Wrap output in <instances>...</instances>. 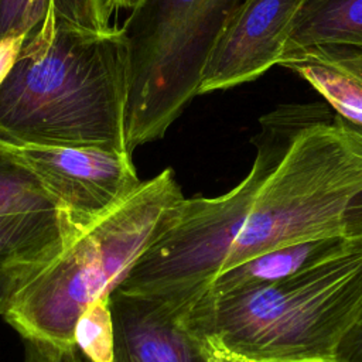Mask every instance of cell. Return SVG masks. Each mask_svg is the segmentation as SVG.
<instances>
[{
	"label": "cell",
	"mask_w": 362,
	"mask_h": 362,
	"mask_svg": "<svg viewBox=\"0 0 362 362\" xmlns=\"http://www.w3.org/2000/svg\"><path fill=\"white\" fill-rule=\"evenodd\" d=\"M305 0H242L215 41L198 95L252 82L279 64Z\"/></svg>",
	"instance_id": "8"
},
{
	"label": "cell",
	"mask_w": 362,
	"mask_h": 362,
	"mask_svg": "<svg viewBox=\"0 0 362 362\" xmlns=\"http://www.w3.org/2000/svg\"><path fill=\"white\" fill-rule=\"evenodd\" d=\"M81 228L61 209L0 215V270L51 263Z\"/></svg>",
	"instance_id": "11"
},
{
	"label": "cell",
	"mask_w": 362,
	"mask_h": 362,
	"mask_svg": "<svg viewBox=\"0 0 362 362\" xmlns=\"http://www.w3.org/2000/svg\"><path fill=\"white\" fill-rule=\"evenodd\" d=\"M322 45L362 49V0H305L303 3L284 54Z\"/></svg>",
	"instance_id": "12"
},
{
	"label": "cell",
	"mask_w": 362,
	"mask_h": 362,
	"mask_svg": "<svg viewBox=\"0 0 362 362\" xmlns=\"http://www.w3.org/2000/svg\"><path fill=\"white\" fill-rule=\"evenodd\" d=\"M242 0H141L120 27L129 48L126 144L161 139L198 96L202 71Z\"/></svg>",
	"instance_id": "5"
},
{
	"label": "cell",
	"mask_w": 362,
	"mask_h": 362,
	"mask_svg": "<svg viewBox=\"0 0 362 362\" xmlns=\"http://www.w3.org/2000/svg\"><path fill=\"white\" fill-rule=\"evenodd\" d=\"M49 11L65 24L105 31L113 8L107 0H0V41L27 37Z\"/></svg>",
	"instance_id": "13"
},
{
	"label": "cell",
	"mask_w": 362,
	"mask_h": 362,
	"mask_svg": "<svg viewBox=\"0 0 362 362\" xmlns=\"http://www.w3.org/2000/svg\"><path fill=\"white\" fill-rule=\"evenodd\" d=\"M48 209L61 206L14 147L0 140V215Z\"/></svg>",
	"instance_id": "14"
},
{
	"label": "cell",
	"mask_w": 362,
	"mask_h": 362,
	"mask_svg": "<svg viewBox=\"0 0 362 362\" xmlns=\"http://www.w3.org/2000/svg\"><path fill=\"white\" fill-rule=\"evenodd\" d=\"M191 304L113 288L107 297L112 362H247L185 324Z\"/></svg>",
	"instance_id": "6"
},
{
	"label": "cell",
	"mask_w": 362,
	"mask_h": 362,
	"mask_svg": "<svg viewBox=\"0 0 362 362\" xmlns=\"http://www.w3.org/2000/svg\"><path fill=\"white\" fill-rule=\"evenodd\" d=\"M184 198L171 168L143 181L37 272L11 297L4 320L21 338L75 346L78 320L96 300L109 297L163 233Z\"/></svg>",
	"instance_id": "4"
},
{
	"label": "cell",
	"mask_w": 362,
	"mask_h": 362,
	"mask_svg": "<svg viewBox=\"0 0 362 362\" xmlns=\"http://www.w3.org/2000/svg\"><path fill=\"white\" fill-rule=\"evenodd\" d=\"M361 310L358 250L272 284L202 293L182 318L247 362H332Z\"/></svg>",
	"instance_id": "3"
},
{
	"label": "cell",
	"mask_w": 362,
	"mask_h": 362,
	"mask_svg": "<svg viewBox=\"0 0 362 362\" xmlns=\"http://www.w3.org/2000/svg\"><path fill=\"white\" fill-rule=\"evenodd\" d=\"M277 65L298 74L339 117L362 127V49L310 47L284 54Z\"/></svg>",
	"instance_id": "10"
},
{
	"label": "cell",
	"mask_w": 362,
	"mask_h": 362,
	"mask_svg": "<svg viewBox=\"0 0 362 362\" xmlns=\"http://www.w3.org/2000/svg\"><path fill=\"white\" fill-rule=\"evenodd\" d=\"M24 362H79L76 346H62L38 338H23Z\"/></svg>",
	"instance_id": "16"
},
{
	"label": "cell",
	"mask_w": 362,
	"mask_h": 362,
	"mask_svg": "<svg viewBox=\"0 0 362 362\" xmlns=\"http://www.w3.org/2000/svg\"><path fill=\"white\" fill-rule=\"evenodd\" d=\"M358 250H362V239L344 236L321 238L283 246L216 274L204 293L222 294L272 284Z\"/></svg>",
	"instance_id": "9"
},
{
	"label": "cell",
	"mask_w": 362,
	"mask_h": 362,
	"mask_svg": "<svg viewBox=\"0 0 362 362\" xmlns=\"http://www.w3.org/2000/svg\"><path fill=\"white\" fill-rule=\"evenodd\" d=\"M24 37L17 38H7L0 41V83L10 72L11 66L14 65L20 49L23 47Z\"/></svg>",
	"instance_id": "19"
},
{
	"label": "cell",
	"mask_w": 362,
	"mask_h": 362,
	"mask_svg": "<svg viewBox=\"0 0 362 362\" xmlns=\"http://www.w3.org/2000/svg\"><path fill=\"white\" fill-rule=\"evenodd\" d=\"M362 239V127L342 117L264 141L247 175L214 198H184L115 287L195 301L219 273L283 246Z\"/></svg>",
	"instance_id": "1"
},
{
	"label": "cell",
	"mask_w": 362,
	"mask_h": 362,
	"mask_svg": "<svg viewBox=\"0 0 362 362\" xmlns=\"http://www.w3.org/2000/svg\"><path fill=\"white\" fill-rule=\"evenodd\" d=\"M127 88L129 48L122 28H78L49 11L24 37L0 83V140L129 153Z\"/></svg>",
	"instance_id": "2"
},
{
	"label": "cell",
	"mask_w": 362,
	"mask_h": 362,
	"mask_svg": "<svg viewBox=\"0 0 362 362\" xmlns=\"http://www.w3.org/2000/svg\"><path fill=\"white\" fill-rule=\"evenodd\" d=\"M75 346L90 362H112V327L107 297L90 304L78 320L74 332Z\"/></svg>",
	"instance_id": "15"
},
{
	"label": "cell",
	"mask_w": 362,
	"mask_h": 362,
	"mask_svg": "<svg viewBox=\"0 0 362 362\" xmlns=\"http://www.w3.org/2000/svg\"><path fill=\"white\" fill-rule=\"evenodd\" d=\"M11 146L81 229L143 182L129 153L99 147Z\"/></svg>",
	"instance_id": "7"
},
{
	"label": "cell",
	"mask_w": 362,
	"mask_h": 362,
	"mask_svg": "<svg viewBox=\"0 0 362 362\" xmlns=\"http://www.w3.org/2000/svg\"><path fill=\"white\" fill-rule=\"evenodd\" d=\"M332 362H362V310L341 337Z\"/></svg>",
	"instance_id": "18"
},
{
	"label": "cell",
	"mask_w": 362,
	"mask_h": 362,
	"mask_svg": "<svg viewBox=\"0 0 362 362\" xmlns=\"http://www.w3.org/2000/svg\"><path fill=\"white\" fill-rule=\"evenodd\" d=\"M109 4L112 6V8H127V10H133L141 0H107Z\"/></svg>",
	"instance_id": "20"
},
{
	"label": "cell",
	"mask_w": 362,
	"mask_h": 362,
	"mask_svg": "<svg viewBox=\"0 0 362 362\" xmlns=\"http://www.w3.org/2000/svg\"><path fill=\"white\" fill-rule=\"evenodd\" d=\"M47 264H24L0 270V314L6 311L11 297Z\"/></svg>",
	"instance_id": "17"
}]
</instances>
